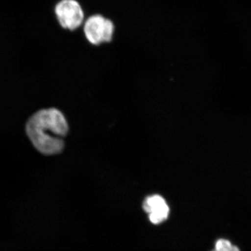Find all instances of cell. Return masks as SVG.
<instances>
[{
  "label": "cell",
  "instance_id": "cell-1",
  "mask_svg": "<svg viewBox=\"0 0 251 251\" xmlns=\"http://www.w3.org/2000/svg\"><path fill=\"white\" fill-rule=\"evenodd\" d=\"M69 126L62 112L56 108L44 109L28 120L26 132L34 148L43 154L62 152L63 137L67 134Z\"/></svg>",
  "mask_w": 251,
  "mask_h": 251
},
{
  "label": "cell",
  "instance_id": "cell-2",
  "mask_svg": "<svg viewBox=\"0 0 251 251\" xmlns=\"http://www.w3.org/2000/svg\"><path fill=\"white\" fill-rule=\"evenodd\" d=\"M81 29L89 44L100 46L111 44L115 37L116 26L110 18L95 14L85 18Z\"/></svg>",
  "mask_w": 251,
  "mask_h": 251
},
{
  "label": "cell",
  "instance_id": "cell-3",
  "mask_svg": "<svg viewBox=\"0 0 251 251\" xmlns=\"http://www.w3.org/2000/svg\"><path fill=\"white\" fill-rule=\"evenodd\" d=\"M54 18L63 30L74 32L83 25L85 10L77 0H59L53 7Z\"/></svg>",
  "mask_w": 251,
  "mask_h": 251
},
{
  "label": "cell",
  "instance_id": "cell-4",
  "mask_svg": "<svg viewBox=\"0 0 251 251\" xmlns=\"http://www.w3.org/2000/svg\"><path fill=\"white\" fill-rule=\"evenodd\" d=\"M143 209L148 213L150 221L153 224H161L169 215V206L164 198L158 195L147 198L144 202Z\"/></svg>",
  "mask_w": 251,
  "mask_h": 251
},
{
  "label": "cell",
  "instance_id": "cell-5",
  "mask_svg": "<svg viewBox=\"0 0 251 251\" xmlns=\"http://www.w3.org/2000/svg\"><path fill=\"white\" fill-rule=\"evenodd\" d=\"M215 251H240L239 248L232 245L227 239H219L215 244Z\"/></svg>",
  "mask_w": 251,
  "mask_h": 251
}]
</instances>
